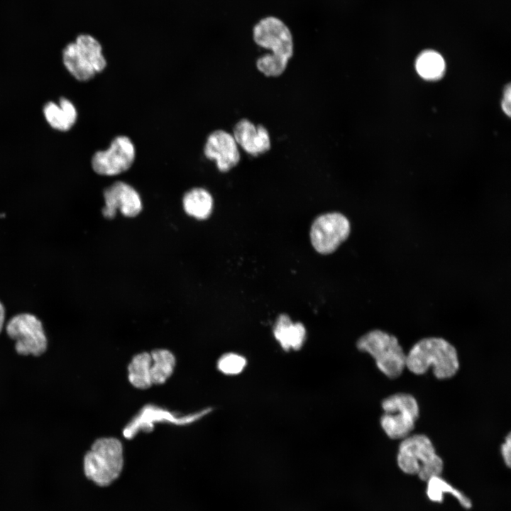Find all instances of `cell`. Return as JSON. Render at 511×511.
Listing matches in <instances>:
<instances>
[{"instance_id":"6da1fadb","label":"cell","mask_w":511,"mask_h":511,"mask_svg":"<svg viewBox=\"0 0 511 511\" xmlns=\"http://www.w3.org/2000/svg\"><path fill=\"white\" fill-rule=\"evenodd\" d=\"M253 39L256 45L271 52L256 60L257 69L266 77L281 75L294 53L288 26L278 17H264L253 26Z\"/></svg>"},{"instance_id":"7a4b0ae2","label":"cell","mask_w":511,"mask_h":511,"mask_svg":"<svg viewBox=\"0 0 511 511\" xmlns=\"http://www.w3.org/2000/svg\"><path fill=\"white\" fill-rule=\"evenodd\" d=\"M406 368L412 373L422 375L432 368L438 379H448L459 368L455 347L440 337H427L418 341L406 354Z\"/></svg>"},{"instance_id":"3957f363","label":"cell","mask_w":511,"mask_h":511,"mask_svg":"<svg viewBox=\"0 0 511 511\" xmlns=\"http://www.w3.org/2000/svg\"><path fill=\"white\" fill-rule=\"evenodd\" d=\"M397 465L402 471L417 475L424 481L440 476L444 468L430 439L424 434L409 435L399 445Z\"/></svg>"},{"instance_id":"277c9868","label":"cell","mask_w":511,"mask_h":511,"mask_svg":"<svg viewBox=\"0 0 511 511\" xmlns=\"http://www.w3.org/2000/svg\"><path fill=\"white\" fill-rule=\"evenodd\" d=\"M123 466V446L113 437L97 439L83 458L87 478L99 486H107L120 475Z\"/></svg>"},{"instance_id":"5b68a950","label":"cell","mask_w":511,"mask_h":511,"mask_svg":"<svg viewBox=\"0 0 511 511\" xmlns=\"http://www.w3.org/2000/svg\"><path fill=\"white\" fill-rule=\"evenodd\" d=\"M357 348L370 354L378 369L390 379L398 378L406 368V353L396 336L380 329L363 335Z\"/></svg>"},{"instance_id":"8992f818","label":"cell","mask_w":511,"mask_h":511,"mask_svg":"<svg viewBox=\"0 0 511 511\" xmlns=\"http://www.w3.org/2000/svg\"><path fill=\"white\" fill-rule=\"evenodd\" d=\"M9 338L13 341L17 355L39 358L48 348V340L42 322L31 313H19L5 324Z\"/></svg>"},{"instance_id":"52a82bcc","label":"cell","mask_w":511,"mask_h":511,"mask_svg":"<svg viewBox=\"0 0 511 511\" xmlns=\"http://www.w3.org/2000/svg\"><path fill=\"white\" fill-rule=\"evenodd\" d=\"M384 411L380 425L385 433L392 439H403L410 435L419 415L416 399L403 392L393 394L382 402Z\"/></svg>"},{"instance_id":"ba28073f","label":"cell","mask_w":511,"mask_h":511,"mask_svg":"<svg viewBox=\"0 0 511 511\" xmlns=\"http://www.w3.org/2000/svg\"><path fill=\"white\" fill-rule=\"evenodd\" d=\"M350 231V222L344 214L325 213L317 216L311 226V243L318 253L329 254L346 240Z\"/></svg>"},{"instance_id":"9c48e42d","label":"cell","mask_w":511,"mask_h":511,"mask_svg":"<svg viewBox=\"0 0 511 511\" xmlns=\"http://www.w3.org/2000/svg\"><path fill=\"white\" fill-rule=\"evenodd\" d=\"M136 147L124 135L114 137L106 150L96 151L91 159L92 170L98 175L114 176L127 171L136 159Z\"/></svg>"},{"instance_id":"30bf717a","label":"cell","mask_w":511,"mask_h":511,"mask_svg":"<svg viewBox=\"0 0 511 511\" xmlns=\"http://www.w3.org/2000/svg\"><path fill=\"white\" fill-rule=\"evenodd\" d=\"M203 150L205 158L214 160L221 172L231 170L241 159L238 145L233 135L221 129L214 131L207 136Z\"/></svg>"},{"instance_id":"8fae6325","label":"cell","mask_w":511,"mask_h":511,"mask_svg":"<svg viewBox=\"0 0 511 511\" xmlns=\"http://www.w3.org/2000/svg\"><path fill=\"white\" fill-rule=\"evenodd\" d=\"M105 207L103 215L108 219L113 218L116 210L126 216H135L142 209V202L138 192L130 185L117 181L104 191Z\"/></svg>"},{"instance_id":"7c38bea8","label":"cell","mask_w":511,"mask_h":511,"mask_svg":"<svg viewBox=\"0 0 511 511\" xmlns=\"http://www.w3.org/2000/svg\"><path fill=\"white\" fill-rule=\"evenodd\" d=\"M209 410L184 417H177L165 410L155 406L147 405L126 425L123 435L126 438H133L140 431L149 432L153 428V424L160 422L184 424L198 419Z\"/></svg>"},{"instance_id":"4fadbf2b","label":"cell","mask_w":511,"mask_h":511,"mask_svg":"<svg viewBox=\"0 0 511 511\" xmlns=\"http://www.w3.org/2000/svg\"><path fill=\"white\" fill-rule=\"evenodd\" d=\"M232 135L237 145L253 156L265 153L270 149L267 128L261 124L256 126L247 119H242L234 125Z\"/></svg>"},{"instance_id":"5bb4252c","label":"cell","mask_w":511,"mask_h":511,"mask_svg":"<svg viewBox=\"0 0 511 511\" xmlns=\"http://www.w3.org/2000/svg\"><path fill=\"white\" fill-rule=\"evenodd\" d=\"M43 113L48 123L60 131H69L77 119L76 107L65 97H60L58 104L53 101L47 102L43 108Z\"/></svg>"},{"instance_id":"9a60e30c","label":"cell","mask_w":511,"mask_h":511,"mask_svg":"<svg viewBox=\"0 0 511 511\" xmlns=\"http://www.w3.org/2000/svg\"><path fill=\"white\" fill-rule=\"evenodd\" d=\"M273 334L286 351L300 348L306 339V329L300 322L293 323L286 314H280L275 322Z\"/></svg>"},{"instance_id":"2e32d148","label":"cell","mask_w":511,"mask_h":511,"mask_svg":"<svg viewBox=\"0 0 511 511\" xmlns=\"http://www.w3.org/2000/svg\"><path fill=\"white\" fill-rule=\"evenodd\" d=\"M62 62L68 72L79 82L89 81L97 75L75 42L68 43L63 49Z\"/></svg>"},{"instance_id":"e0dca14e","label":"cell","mask_w":511,"mask_h":511,"mask_svg":"<svg viewBox=\"0 0 511 511\" xmlns=\"http://www.w3.org/2000/svg\"><path fill=\"white\" fill-rule=\"evenodd\" d=\"M182 203L185 211L189 216L197 219H205L211 213L213 198L207 189L196 187L185 193Z\"/></svg>"},{"instance_id":"ac0fdd59","label":"cell","mask_w":511,"mask_h":511,"mask_svg":"<svg viewBox=\"0 0 511 511\" xmlns=\"http://www.w3.org/2000/svg\"><path fill=\"white\" fill-rule=\"evenodd\" d=\"M150 353L142 352L136 355L128 366V378L131 384L138 389H147L152 385Z\"/></svg>"},{"instance_id":"d6986e66","label":"cell","mask_w":511,"mask_h":511,"mask_svg":"<svg viewBox=\"0 0 511 511\" xmlns=\"http://www.w3.org/2000/svg\"><path fill=\"white\" fill-rule=\"evenodd\" d=\"M152 363L150 379L152 385L164 383L172 374L175 366L174 355L166 349H155L150 352Z\"/></svg>"},{"instance_id":"ffe728a7","label":"cell","mask_w":511,"mask_h":511,"mask_svg":"<svg viewBox=\"0 0 511 511\" xmlns=\"http://www.w3.org/2000/svg\"><path fill=\"white\" fill-rule=\"evenodd\" d=\"M75 43L97 74L104 70L107 61L103 54L102 46L97 38L89 34H80Z\"/></svg>"},{"instance_id":"44dd1931","label":"cell","mask_w":511,"mask_h":511,"mask_svg":"<svg viewBox=\"0 0 511 511\" xmlns=\"http://www.w3.org/2000/svg\"><path fill=\"white\" fill-rule=\"evenodd\" d=\"M416 70L425 79H437L445 70V62L442 56L434 50H425L417 58Z\"/></svg>"},{"instance_id":"7402d4cb","label":"cell","mask_w":511,"mask_h":511,"mask_svg":"<svg viewBox=\"0 0 511 511\" xmlns=\"http://www.w3.org/2000/svg\"><path fill=\"white\" fill-rule=\"evenodd\" d=\"M427 482V495L432 502H441L444 498V493H447L454 496L464 508L469 509L471 507L472 503L470 499L460 490L452 487L441 478L440 476L432 477Z\"/></svg>"},{"instance_id":"603a6c76","label":"cell","mask_w":511,"mask_h":511,"mask_svg":"<svg viewBox=\"0 0 511 511\" xmlns=\"http://www.w3.org/2000/svg\"><path fill=\"white\" fill-rule=\"evenodd\" d=\"M246 365V358L234 353L223 355L217 362L218 369L226 375L238 374L243 370Z\"/></svg>"},{"instance_id":"cb8c5ba5","label":"cell","mask_w":511,"mask_h":511,"mask_svg":"<svg viewBox=\"0 0 511 511\" xmlns=\"http://www.w3.org/2000/svg\"><path fill=\"white\" fill-rule=\"evenodd\" d=\"M511 436L510 433L507 434L504 443L501 446V454L503 460L507 467H510L511 464Z\"/></svg>"},{"instance_id":"d4e9b609","label":"cell","mask_w":511,"mask_h":511,"mask_svg":"<svg viewBox=\"0 0 511 511\" xmlns=\"http://www.w3.org/2000/svg\"><path fill=\"white\" fill-rule=\"evenodd\" d=\"M510 85L508 84L505 89L504 97L502 101V108L507 116H510Z\"/></svg>"},{"instance_id":"484cf974","label":"cell","mask_w":511,"mask_h":511,"mask_svg":"<svg viewBox=\"0 0 511 511\" xmlns=\"http://www.w3.org/2000/svg\"><path fill=\"white\" fill-rule=\"evenodd\" d=\"M6 324V309L3 303L0 301V334L5 327Z\"/></svg>"}]
</instances>
